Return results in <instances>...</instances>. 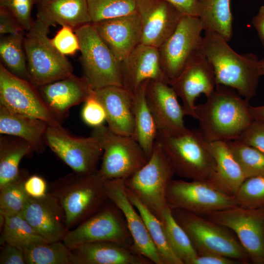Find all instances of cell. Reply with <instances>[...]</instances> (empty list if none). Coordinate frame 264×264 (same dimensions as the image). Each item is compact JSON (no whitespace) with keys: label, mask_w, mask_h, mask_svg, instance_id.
I'll use <instances>...</instances> for the list:
<instances>
[{"label":"cell","mask_w":264,"mask_h":264,"mask_svg":"<svg viewBox=\"0 0 264 264\" xmlns=\"http://www.w3.org/2000/svg\"><path fill=\"white\" fill-rule=\"evenodd\" d=\"M72 264H151L135 247L114 242H88L70 248Z\"/></svg>","instance_id":"cell-24"},{"label":"cell","mask_w":264,"mask_h":264,"mask_svg":"<svg viewBox=\"0 0 264 264\" xmlns=\"http://www.w3.org/2000/svg\"><path fill=\"white\" fill-rule=\"evenodd\" d=\"M102 241L135 247L122 212L109 199L93 214L68 230L63 239L69 249L83 243Z\"/></svg>","instance_id":"cell-10"},{"label":"cell","mask_w":264,"mask_h":264,"mask_svg":"<svg viewBox=\"0 0 264 264\" xmlns=\"http://www.w3.org/2000/svg\"><path fill=\"white\" fill-rule=\"evenodd\" d=\"M202 215L232 230L250 261L264 264V207L249 209L236 206Z\"/></svg>","instance_id":"cell-11"},{"label":"cell","mask_w":264,"mask_h":264,"mask_svg":"<svg viewBox=\"0 0 264 264\" xmlns=\"http://www.w3.org/2000/svg\"><path fill=\"white\" fill-rule=\"evenodd\" d=\"M250 110L254 120L264 121V105L260 106H250Z\"/></svg>","instance_id":"cell-51"},{"label":"cell","mask_w":264,"mask_h":264,"mask_svg":"<svg viewBox=\"0 0 264 264\" xmlns=\"http://www.w3.org/2000/svg\"><path fill=\"white\" fill-rule=\"evenodd\" d=\"M24 31L13 16L6 9L0 7V34H15Z\"/></svg>","instance_id":"cell-47"},{"label":"cell","mask_w":264,"mask_h":264,"mask_svg":"<svg viewBox=\"0 0 264 264\" xmlns=\"http://www.w3.org/2000/svg\"><path fill=\"white\" fill-rule=\"evenodd\" d=\"M93 95L104 108L109 128L119 134L132 136L133 94L123 86H110L94 90Z\"/></svg>","instance_id":"cell-25"},{"label":"cell","mask_w":264,"mask_h":264,"mask_svg":"<svg viewBox=\"0 0 264 264\" xmlns=\"http://www.w3.org/2000/svg\"><path fill=\"white\" fill-rule=\"evenodd\" d=\"M245 178L264 176V154L239 140L226 141Z\"/></svg>","instance_id":"cell-38"},{"label":"cell","mask_w":264,"mask_h":264,"mask_svg":"<svg viewBox=\"0 0 264 264\" xmlns=\"http://www.w3.org/2000/svg\"><path fill=\"white\" fill-rule=\"evenodd\" d=\"M30 175L21 170L18 176L0 189V214L10 217L21 213L29 198L24 183Z\"/></svg>","instance_id":"cell-36"},{"label":"cell","mask_w":264,"mask_h":264,"mask_svg":"<svg viewBox=\"0 0 264 264\" xmlns=\"http://www.w3.org/2000/svg\"><path fill=\"white\" fill-rule=\"evenodd\" d=\"M35 2L36 0H0V7L8 11L27 32L34 22L31 11Z\"/></svg>","instance_id":"cell-41"},{"label":"cell","mask_w":264,"mask_h":264,"mask_svg":"<svg viewBox=\"0 0 264 264\" xmlns=\"http://www.w3.org/2000/svg\"><path fill=\"white\" fill-rule=\"evenodd\" d=\"M148 82H144L133 94L134 129L132 136L140 145L149 159L152 153L158 130L146 99Z\"/></svg>","instance_id":"cell-29"},{"label":"cell","mask_w":264,"mask_h":264,"mask_svg":"<svg viewBox=\"0 0 264 264\" xmlns=\"http://www.w3.org/2000/svg\"><path fill=\"white\" fill-rule=\"evenodd\" d=\"M24 187L28 196L33 198L43 197L48 191L45 180L37 175H29L24 181Z\"/></svg>","instance_id":"cell-45"},{"label":"cell","mask_w":264,"mask_h":264,"mask_svg":"<svg viewBox=\"0 0 264 264\" xmlns=\"http://www.w3.org/2000/svg\"><path fill=\"white\" fill-rule=\"evenodd\" d=\"M161 222L174 253L183 264H192L198 253L186 232L175 219L169 206L164 212Z\"/></svg>","instance_id":"cell-35"},{"label":"cell","mask_w":264,"mask_h":264,"mask_svg":"<svg viewBox=\"0 0 264 264\" xmlns=\"http://www.w3.org/2000/svg\"><path fill=\"white\" fill-rule=\"evenodd\" d=\"M92 23L119 62L140 44L141 25L137 12Z\"/></svg>","instance_id":"cell-21"},{"label":"cell","mask_w":264,"mask_h":264,"mask_svg":"<svg viewBox=\"0 0 264 264\" xmlns=\"http://www.w3.org/2000/svg\"><path fill=\"white\" fill-rule=\"evenodd\" d=\"M199 16L203 30L217 32L227 42L233 34L230 0H198Z\"/></svg>","instance_id":"cell-31"},{"label":"cell","mask_w":264,"mask_h":264,"mask_svg":"<svg viewBox=\"0 0 264 264\" xmlns=\"http://www.w3.org/2000/svg\"><path fill=\"white\" fill-rule=\"evenodd\" d=\"M91 23L136 12L135 0H87Z\"/></svg>","instance_id":"cell-39"},{"label":"cell","mask_w":264,"mask_h":264,"mask_svg":"<svg viewBox=\"0 0 264 264\" xmlns=\"http://www.w3.org/2000/svg\"><path fill=\"white\" fill-rule=\"evenodd\" d=\"M104 184L108 198L125 218L135 248L153 264H163L141 216L127 196L124 179H105Z\"/></svg>","instance_id":"cell-20"},{"label":"cell","mask_w":264,"mask_h":264,"mask_svg":"<svg viewBox=\"0 0 264 264\" xmlns=\"http://www.w3.org/2000/svg\"><path fill=\"white\" fill-rule=\"evenodd\" d=\"M21 214L47 242L63 241L68 231L62 205L48 192L40 198L29 197Z\"/></svg>","instance_id":"cell-19"},{"label":"cell","mask_w":264,"mask_h":264,"mask_svg":"<svg viewBox=\"0 0 264 264\" xmlns=\"http://www.w3.org/2000/svg\"><path fill=\"white\" fill-rule=\"evenodd\" d=\"M38 0H36V2H37Z\"/></svg>","instance_id":"cell-53"},{"label":"cell","mask_w":264,"mask_h":264,"mask_svg":"<svg viewBox=\"0 0 264 264\" xmlns=\"http://www.w3.org/2000/svg\"><path fill=\"white\" fill-rule=\"evenodd\" d=\"M171 209L202 215L237 206L234 196L204 181L172 179L166 193Z\"/></svg>","instance_id":"cell-13"},{"label":"cell","mask_w":264,"mask_h":264,"mask_svg":"<svg viewBox=\"0 0 264 264\" xmlns=\"http://www.w3.org/2000/svg\"><path fill=\"white\" fill-rule=\"evenodd\" d=\"M156 141L170 159L175 175L208 182L219 189L215 161L198 130L188 129L175 134L157 132Z\"/></svg>","instance_id":"cell-3"},{"label":"cell","mask_w":264,"mask_h":264,"mask_svg":"<svg viewBox=\"0 0 264 264\" xmlns=\"http://www.w3.org/2000/svg\"><path fill=\"white\" fill-rule=\"evenodd\" d=\"M146 99L158 132L175 134L188 129L184 124L185 114L182 107L179 103L176 93L169 84L161 81H148Z\"/></svg>","instance_id":"cell-18"},{"label":"cell","mask_w":264,"mask_h":264,"mask_svg":"<svg viewBox=\"0 0 264 264\" xmlns=\"http://www.w3.org/2000/svg\"><path fill=\"white\" fill-rule=\"evenodd\" d=\"M24 38L23 32L1 36L0 64L12 74L30 81Z\"/></svg>","instance_id":"cell-33"},{"label":"cell","mask_w":264,"mask_h":264,"mask_svg":"<svg viewBox=\"0 0 264 264\" xmlns=\"http://www.w3.org/2000/svg\"><path fill=\"white\" fill-rule=\"evenodd\" d=\"M37 19L49 27L60 24L74 30L92 22L87 0H39Z\"/></svg>","instance_id":"cell-26"},{"label":"cell","mask_w":264,"mask_h":264,"mask_svg":"<svg viewBox=\"0 0 264 264\" xmlns=\"http://www.w3.org/2000/svg\"><path fill=\"white\" fill-rule=\"evenodd\" d=\"M81 53L82 77L95 90L110 86H122L119 62L101 39L92 23L74 30Z\"/></svg>","instance_id":"cell-8"},{"label":"cell","mask_w":264,"mask_h":264,"mask_svg":"<svg viewBox=\"0 0 264 264\" xmlns=\"http://www.w3.org/2000/svg\"><path fill=\"white\" fill-rule=\"evenodd\" d=\"M120 68L122 86L132 94L147 81L168 84L161 67L158 48L154 46L139 44L120 62Z\"/></svg>","instance_id":"cell-22"},{"label":"cell","mask_w":264,"mask_h":264,"mask_svg":"<svg viewBox=\"0 0 264 264\" xmlns=\"http://www.w3.org/2000/svg\"><path fill=\"white\" fill-rule=\"evenodd\" d=\"M201 48L212 66L216 85L235 89L248 101L255 96L262 76L256 55L237 53L222 36L212 31H205Z\"/></svg>","instance_id":"cell-2"},{"label":"cell","mask_w":264,"mask_h":264,"mask_svg":"<svg viewBox=\"0 0 264 264\" xmlns=\"http://www.w3.org/2000/svg\"><path fill=\"white\" fill-rule=\"evenodd\" d=\"M260 65L262 76H264V58L260 60Z\"/></svg>","instance_id":"cell-52"},{"label":"cell","mask_w":264,"mask_h":264,"mask_svg":"<svg viewBox=\"0 0 264 264\" xmlns=\"http://www.w3.org/2000/svg\"><path fill=\"white\" fill-rule=\"evenodd\" d=\"M234 197L237 206L249 209L264 207V176L245 179Z\"/></svg>","instance_id":"cell-40"},{"label":"cell","mask_w":264,"mask_h":264,"mask_svg":"<svg viewBox=\"0 0 264 264\" xmlns=\"http://www.w3.org/2000/svg\"><path fill=\"white\" fill-rule=\"evenodd\" d=\"M170 85L181 99L185 114L196 119L197 98L201 94L208 97L217 85L213 69L202 51L201 45Z\"/></svg>","instance_id":"cell-16"},{"label":"cell","mask_w":264,"mask_h":264,"mask_svg":"<svg viewBox=\"0 0 264 264\" xmlns=\"http://www.w3.org/2000/svg\"><path fill=\"white\" fill-rule=\"evenodd\" d=\"M34 152L25 140L12 135L1 134L0 189L18 176L21 161L24 157H30Z\"/></svg>","instance_id":"cell-30"},{"label":"cell","mask_w":264,"mask_h":264,"mask_svg":"<svg viewBox=\"0 0 264 264\" xmlns=\"http://www.w3.org/2000/svg\"><path fill=\"white\" fill-rule=\"evenodd\" d=\"M215 161L220 189L234 196L246 179L226 141L207 142Z\"/></svg>","instance_id":"cell-28"},{"label":"cell","mask_w":264,"mask_h":264,"mask_svg":"<svg viewBox=\"0 0 264 264\" xmlns=\"http://www.w3.org/2000/svg\"><path fill=\"white\" fill-rule=\"evenodd\" d=\"M0 105L11 111L42 120L49 125H62L44 100L38 88L30 81L10 73L1 64Z\"/></svg>","instance_id":"cell-15"},{"label":"cell","mask_w":264,"mask_h":264,"mask_svg":"<svg viewBox=\"0 0 264 264\" xmlns=\"http://www.w3.org/2000/svg\"><path fill=\"white\" fill-rule=\"evenodd\" d=\"M90 135L103 150L99 171L108 179H125L147 162L146 154L132 136L121 135L104 125L93 128Z\"/></svg>","instance_id":"cell-9"},{"label":"cell","mask_w":264,"mask_h":264,"mask_svg":"<svg viewBox=\"0 0 264 264\" xmlns=\"http://www.w3.org/2000/svg\"><path fill=\"white\" fill-rule=\"evenodd\" d=\"M240 261L216 254L198 255L192 264H236Z\"/></svg>","instance_id":"cell-49"},{"label":"cell","mask_w":264,"mask_h":264,"mask_svg":"<svg viewBox=\"0 0 264 264\" xmlns=\"http://www.w3.org/2000/svg\"><path fill=\"white\" fill-rule=\"evenodd\" d=\"M174 5L183 15L199 16L198 0H165Z\"/></svg>","instance_id":"cell-48"},{"label":"cell","mask_w":264,"mask_h":264,"mask_svg":"<svg viewBox=\"0 0 264 264\" xmlns=\"http://www.w3.org/2000/svg\"><path fill=\"white\" fill-rule=\"evenodd\" d=\"M49 28L36 19L24 38L29 80L37 88L73 74L70 62L52 44Z\"/></svg>","instance_id":"cell-6"},{"label":"cell","mask_w":264,"mask_h":264,"mask_svg":"<svg viewBox=\"0 0 264 264\" xmlns=\"http://www.w3.org/2000/svg\"><path fill=\"white\" fill-rule=\"evenodd\" d=\"M249 101L235 89L217 85L206 101L196 105L199 133L207 142L237 139L254 120Z\"/></svg>","instance_id":"cell-1"},{"label":"cell","mask_w":264,"mask_h":264,"mask_svg":"<svg viewBox=\"0 0 264 264\" xmlns=\"http://www.w3.org/2000/svg\"><path fill=\"white\" fill-rule=\"evenodd\" d=\"M237 139L264 154V121L253 120Z\"/></svg>","instance_id":"cell-44"},{"label":"cell","mask_w":264,"mask_h":264,"mask_svg":"<svg viewBox=\"0 0 264 264\" xmlns=\"http://www.w3.org/2000/svg\"><path fill=\"white\" fill-rule=\"evenodd\" d=\"M51 42L55 48L61 54L72 55L80 50L78 37L74 29L67 26H62Z\"/></svg>","instance_id":"cell-42"},{"label":"cell","mask_w":264,"mask_h":264,"mask_svg":"<svg viewBox=\"0 0 264 264\" xmlns=\"http://www.w3.org/2000/svg\"><path fill=\"white\" fill-rule=\"evenodd\" d=\"M202 30L198 17L183 15L175 30L158 48L161 67L169 85L200 47Z\"/></svg>","instance_id":"cell-14"},{"label":"cell","mask_w":264,"mask_h":264,"mask_svg":"<svg viewBox=\"0 0 264 264\" xmlns=\"http://www.w3.org/2000/svg\"><path fill=\"white\" fill-rule=\"evenodd\" d=\"M105 180L98 169L90 174L73 171L48 186L47 192L58 198L64 210L68 230L93 214L109 199Z\"/></svg>","instance_id":"cell-4"},{"label":"cell","mask_w":264,"mask_h":264,"mask_svg":"<svg viewBox=\"0 0 264 264\" xmlns=\"http://www.w3.org/2000/svg\"><path fill=\"white\" fill-rule=\"evenodd\" d=\"M126 189V188H125ZM127 196L141 216L163 264H183L172 250L162 222L130 191Z\"/></svg>","instance_id":"cell-32"},{"label":"cell","mask_w":264,"mask_h":264,"mask_svg":"<svg viewBox=\"0 0 264 264\" xmlns=\"http://www.w3.org/2000/svg\"><path fill=\"white\" fill-rule=\"evenodd\" d=\"M48 125L42 120L11 111L0 105V134L25 140L36 153H42L45 149L44 138Z\"/></svg>","instance_id":"cell-27"},{"label":"cell","mask_w":264,"mask_h":264,"mask_svg":"<svg viewBox=\"0 0 264 264\" xmlns=\"http://www.w3.org/2000/svg\"><path fill=\"white\" fill-rule=\"evenodd\" d=\"M44 138L46 146L73 172L90 174L98 170L103 150L92 136H77L62 125H48Z\"/></svg>","instance_id":"cell-12"},{"label":"cell","mask_w":264,"mask_h":264,"mask_svg":"<svg viewBox=\"0 0 264 264\" xmlns=\"http://www.w3.org/2000/svg\"><path fill=\"white\" fill-rule=\"evenodd\" d=\"M84 103L81 111L83 121L93 128L103 125L106 121V113L104 107L93 93Z\"/></svg>","instance_id":"cell-43"},{"label":"cell","mask_w":264,"mask_h":264,"mask_svg":"<svg viewBox=\"0 0 264 264\" xmlns=\"http://www.w3.org/2000/svg\"><path fill=\"white\" fill-rule=\"evenodd\" d=\"M175 175L170 159L155 140L147 163L124 179V185L126 189L161 221L168 206L166 199L167 188Z\"/></svg>","instance_id":"cell-5"},{"label":"cell","mask_w":264,"mask_h":264,"mask_svg":"<svg viewBox=\"0 0 264 264\" xmlns=\"http://www.w3.org/2000/svg\"><path fill=\"white\" fill-rule=\"evenodd\" d=\"M171 210L175 219L189 236L198 255L216 254L242 263L250 261L239 240L228 228L199 214L179 209Z\"/></svg>","instance_id":"cell-7"},{"label":"cell","mask_w":264,"mask_h":264,"mask_svg":"<svg viewBox=\"0 0 264 264\" xmlns=\"http://www.w3.org/2000/svg\"><path fill=\"white\" fill-rule=\"evenodd\" d=\"M38 88L48 107L61 123L67 117L71 108L85 102L94 91L82 76L73 74Z\"/></svg>","instance_id":"cell-23"},{"label":"cell","mask_w":264,"mask_h":264,"mask_svg":"<svg viewBox=\"0 0 264 264\" xmlns=\"http://www.w3.org/2000/svg\"><path fill=\"white\" fill-rule=\"evenodd\" d=\"M141 25V44L159 48L172 35L183 15L165 0H135Z\"/></svg>","instance_id":"cell-17"},{"label":"cell","mask_w":264,"mask_h":264,"mask_svg":"<svg viewBox=\"0 0 264 264\" xmlns=\"http://www.w3.org/2000/svg\"><path fill=\"white\" fill-rule=\"evenodd\" d=\"M23 252L26 264H72L70 249L63 241L38 244Z\"/></svg>","instance_id":"cell-37"},{"label":"cell","mask_w":264,"mask_h":264,"mask_svg":"<svg viewBox=\"0 0 264 264\" xmlns=\"http://www.w3.org/2000/svg\"><path fill=\"white\" fill-rule=\"evenodd\" d=\"M1 232V244L8 243L23 251L35 245L47 242L21 213L5 217Z\"/></svg>","instance_id":"cell-34"},{"label":"cell","mask_w":264,"mask_h":264,"mask_svg":"<svg viewBox=\"0 0 264 264\" xmlns=\"http://www.w3.org/2000/svg\"><path fill=\"white\" fill-rule=\"evenodd\" d=\"M252 23L264 47V5L261 6L253 18Z\"/></svg>","instance_id":"cell-50"},{"label":"cell","mask_w":264,"mask_h":264,"mask_svg":"<svg viewBox=\"0 0 264 264\" xmlns=\"http://www.w3.org/2000/svg\"><path fill=\"white\" fill-rule=\"evenodd\" d=\"M0 264H26L23 251L8 243L2 244Z\"/></svg>","instance_id":"cell-46"}]
</instances>
